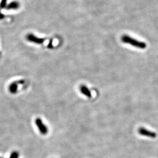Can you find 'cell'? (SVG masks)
Wrapping results in <instances>:
<instances>
[{
  "instance_id": "1",
  "label": "cell",
  "mask_w": 158,
  "mask_h": 158,
  "mask_svg": "<svg viewBox=\"0 0 158 158\" xmlns=\"http://www.w3.org/2000/svg\"><path fill=\"white\" fill-rule=\"evenodd\" d=\"M121 41L125 43L130 44L132 46H134L135 48H138L139 49H144L146 48V43L145 42L138 41L126 35H124L121 37Z\"/></svg>"
},
{
  "instance_id": "2",
  "label": "cell",
  "mask_w": 158,
  "mask_h": 158,
  "mask_svg": "<svg viewBox=\"0 0 158 158\" xmlns=\"http://www.w3.org/2000/svg\"><path fill=\"white\" fill-rule=\"evenodd\" d=\"M35 124L37 126L39 131L42 135H46L48 133V128L43 123L42 119L37 118L35 119Z\"/></svg>"
},
{
  "instance_id": "3",
  "label": "cell",
  "mask_w": 158,
  "mask_h": 158,
  "mask_svg": "<svg viewBox=\"0 0 158 158\" xmlns=\"http://www.w3.org/2000/svg\"><path fill=\"white\" fill-rule=\"evenodd\" d=\"M25 83V80H20L18 81H13L12 83H11L8 87V90L10 93L11 94H16L18 92V86L24 84Z\"/></svg>"
},
{
  "instance_id": "4",
  "label": "cell",
  "mask_w": 158,
  "mask_h": 158,
  "mask_svg": "<svg viewBox=\"0 0 158 158\" xmlns=\"http://www.w3.org/2000/svg\"><path fill=\"white\" fill-rule=\"evenodd\" d=\"M26 39L28 41L34 43L35 44H38V45H40L42 44L45 40V38H40L39 37H37L35 35L32 34H29L26 36Z\"/></svg>"
},
{
  "instance_id": "5",
  "label": "cell",
  "mask_w": 158,
  "mask_h": 158,
  "mask_svg": "<svg viewBox=\"0 0 158 158\" xmlns=\"http://www.w3.org/2000/svg\"><path fill=\"white\" fill-rule=\"evenodd\" d=\"M138 132L140 135L145 136L147 137H150L152 138H155L157 137V134L156 132L149 131L146 129H145L144 127H141L138 129Z\"/></svg>"
},
{
  "instance_id": "6",
  "label": "cell",
  "mask_w": 158,
  "mask_h": 158,
  "mask_svg": "<svg viewBox=\"0 0 158 158\" xmlns=\"http://www.w3.org/2000/svg\"><path fill=\"white\" fill-rule=\"evenodd\" d=\"M80 92L83 94L84 95H85L86 97H87L88 98H92V92H90V90L84 85H81L80 86Z\"/></svg>"
},
{
  "instance_id": "7",
  "label": "cell",
  "mask_w": 158,
  "mask_h": 158,
  "mask_svg": "<svg viewBox=\"0 0 158 158\" xmlns=\"http://www.w3.org/2000/svg\"><path fill=\"white\" fill-rule=\"evenodd\" d=\"M20 4L16 1L10 2L5 8L7 10H17L19 8Z\"/></svg>"
},
{
  "instance_id": "8",
  "label": "cell",
  "mask_w": 158,
  "mask_h": 158,
  "mask_svg": "<svg viewBox=\"0 0 158 158\" xmlns=\"http://www.w3.org/2000/svg\"><path fill=\"white\" fill-rule=\"evenodd\" d=\"M19 157V154L16 151H13V153L11 154V156L10 158H18Z\"/></svg>"
},
{
  "instance_id": "9",
  "label": "cell",
  "mask_w": 158,
  "mask_h": 158,
  "mask_svg": "<svg viewBox=\"0 0 158 158\" xmlns=\"http://www.w3.org/2000/svg\"><path fill=\"white\" fill-rule=\"evenodd\" d=\"M7 1L8 0H1V4H0V8H4L6 7V4L7 2Z\"/></svg>"
},
{
  "instance_id": "10",
  "label": "cell",
  "mask_w": 158,
  "mask_h": 158,
  "mask_svg": "<svg viewBox=\"0 0 158 158\" xmlns=\"http://www.w3.org/2000/svg\"><path fill=\"white\" fill-rule=\"evenodd\" d=\"M4 18H5V16L2 13H1V10H0V19H3Z\"/></svg>"
},
{
  "instance_id": "11",
  "label": "cell",
  "mask_w": 158,
  "mask_h": 158,
  "mask_svg": "<svg viewBox=\"0 0 158 158\" xmlns=\"http://www.w3.org/2000/svg\"></svg>"
}]
</instances>
